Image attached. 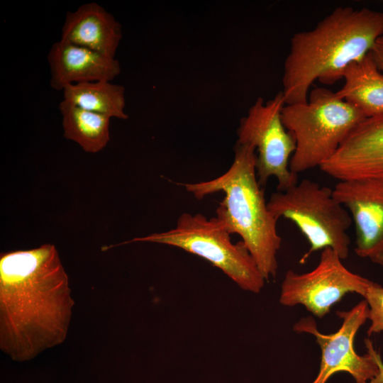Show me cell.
<instances>
[{
    "label": "cell",
    "mask_w": 383,
    "mask_h": 383,
    "mask_svg": "<svg viewBox=\"0 0 383 383\" xmlns=\"http://www.w3.org/2000/svg\"><path fill=\"white\" fill-rule=\"evenodd\" d=\"M369 308L362 300L348 311H338L343 320L338 330L331 334L321 333L315 320L304 317L294 325L296 333L313 335L321 350L320 369L311 383H326L338 372L349 373L356 383H367L378 372V366L371 353L358 355L354 349L355 337L360 328L368 319Z\"/></svg>",
    "instance_id": "cell-9"
},
{
    "label": "cell",
    "mask_w": 383,
    "mask_h": 383,
    "mask_svg": "<svg viewBox=\"0 0 383 383\" xmlns=\"http://www.w3.org/2000/svg\"><path fill=\"white\" fill-rule=\"evenodd\" d=\"M50 87L62 90L82 82L112 81L121 72L118 60L88 48L60 40L48 55Z\"/></svg>",
    "instance_id": "cell-12"
},
{
    "label": "cell",
    "mask_w": 383,
    "mask_h": 383,
    "mask_svg": "<svg viewBox=\"0 0 383 383\" xmlns=\"http://www.w3.org/2000/svg\"><path fill=\"white\" fill-rule=\"evenodd\" d=\"M121 25L96 2L66 13L60 40L115 57L122 39Z\"/></svg>",
    "instance_id": "cell-13"
},
{
    "label": "cell",
    "mask_w": 383,
    "mask_h": 383,
    "mask_svg": "<svg viewBox=\"0 0 383 383\" xmlns=\"http://www.w3.org/2000/svg\"><path fill=\"white\" fill-rule=\"evenodd\" d=\"M231 235L216 216L208 218L200 213H183L174 228L124 243L148 242L179 248L209 261L240 289L257 294L266 279L243 242L233 243Z\"/></svg>",
    "instance_id": "cell-5"
},
{
    "label": "cell",
    "mask_w": 383,
    "mask_h": 383,
    "mask_svg": "<svg viewBox=\"0 0 383 383\" xmlns=\"http://www.w3.org/2000/svg\"><path fill=\"white\" fill-rule=\"evenodd\" d=\"M342 79L344 84L335 92L340 99L355 106L366 118L383 115V72L371 51L348 65Z\"/></svg>",
    "instance_id": "cell-14"
},
{
    "label": "cell",
    "mask_w": 383,
    "mask_h": 383,
    "mask_svg": "<svg viewBox=\"0 0 383 383\" xmlns=\"http://www.w3.org/2000/svg\"><path fill=\"white\" fill-rule=\"evenodd\" d=\"M285 105L282 92L267 101L259 97L241 118L237 143L253 146L257 152V176L264 187L269 178L277 180V191L283 192L298 183V174L289 169L296 148L293 135L282 121Z\"/></svg>",
    "instance_id": "cell-7"
},
{
    "label": "cell",
    "mask_w": 383,
    "mask_h": 383,
    "mask_svg": "<svg viewBox=\"0 0 383 383\" xmlns=\"http://www.w3.org/2000/svg\"><path fill=\"white\" fill-rule=\"evenodd\" d=\"M367 301L368 319L371 323L367 330L369 336L383 331V287L372 281L363 296Z\"/></svg>",
    "instance_id": "cell-17"
},
{
    "label": "cell",
    "mask_w": 383,
    "mask_h": 383,
    "mask_svg": "<svg viewBox=\"0 0 383 383\" xmlns=\"http://www.w3.org/2000/svg\"><path fill=\"white\" fill-rule=\"evenodd\" d=\"M319 168L339 181L374 179L383 182V115L361 121Z\"/></svg>",
    "instance_id": "cell-11"
},
{
    "label": "cell",
    "mask_w": 383,
    "mask_h": 383,
    "mask_svg": "<svg viewBox=\"0 0 383 383\" xmlns=\"http://www.w3.org/2000/svg\"><path fill=\"white\" fill-rule=\"evenodd\" d=\"M267 206L278 220L284 218L294 223L309 242V249L300 263H305L313 252L327 248L342 260L348 256L350 240L347 232L353 220L331 188L304 179L285 191L272 193Z\"/></svg>",
    "instance_id": "cell-6"
},
{
    "label": "cell",
    "mask_w": 383,
    "mask_h": 383,
    "mask_svg": "<svg viewBox=\"0 0 383 383\" xmlns=\"http://www.w3.org/2000/svg\"><path fill=\"white\" fill-rule=\"evenodd\" d=\"M371 52L377 66L383 72V35L376 41Z\"/></svg>",
    "instance_id": "cell-19"
},
{
    "label": "cell",
    "mask_w": 383,
    "mask_h": 383,
    "mask_svg": "<svg viewBox=\"0 0 383 383\" xmlns=\"http://www.w3.org/2000/svg\"><path fill=\"white\" fill-rule=\"evenodd\" d=\"M365 344L367 348V352L372 354L379 369L377 374L367 383H383V362L382 360L381 355L379 353L375 350L372 342L369 338H366L365 340Z\"/></svg>",
    "instance_id": "cell-18"
},
{
    "label": "cell",
    "mask_w": 383,
    "mask_h": 383,
    "mask_svg": "<svg viewBox=\"0 0 383 383\" xmlns=\"http://www.w3.org/2000/svg\"><path fill=\"white\" fill-rule=\"evenodd\" d=\"M365 118L355 106L323 87L313 89L305 103L285 104L282 121L296 142L290 170L298 174L320 167Z\"/></svg>",
    "instance_id": "cell-4"
},
{
    "label": "cell",
    "mask_w": 383,
    "mask_h": 383,
    "mask_svg": "<svg viewBox=\"0 0 383 383\" xmlns=\"http://www.w3.org/2000/svg\"><path fill=\"white\" fill-rule=\"evenodd\" d=\"M333 249L321 250L318 265L299 274L288 270L281 284L279 303L285 306H304L322 318L348 293L365 296L372 281L345 267Z\"/></svg>",
    "instance_id": "cell-8"
},
{
    "label": "cell",
    "mask_w": 383,
    "mask_h": 383,
    "mask_svg": "<svg viewBox=\"0 0 383 383\" xmlns=\"http://www.w3.org/2000/svg\"><path fill=\"white\" fill-rule=\"evenodd\" d=\"M63 100L110 118L126 120L125 89L111 81L82 82L67 85Z\"/></svg>",
    "instance_id": "cell-16"
},
{
    "label": "cell",
    "mask_w": 383,
    "mask_h": 383,
    "mask_svg": "<svg viewBox=\"0 0 383 383\" xmlns=\"http://www.w3.org/2000/svg\"><path fill=\"white\" fill-rule=\"evenodd\" d=\"M333 194L351 216L356 255L383 267V182L341 180L335 184Z\"/></svg>",
    "instance_id": "cell-10"
},
{
    "label": "cell",
    "mask_w": 383,
    "mask_h": 383,
    "mask_svg": "<svg viewBox=\"0 0 383 383\" xmlns=\"http://www.w3.org/2000/svg\"><path fill=\"white\" fill-rule=\"evenodd\" d=\"M63 135L77 143L86 152L103 150L110 140V118L92 112L65 100L59 104Z\"/></svg>",
    "instance_id": "cell-15"
},
{
    "label": "cell",
    "mask_w": 383,
    "mask_h": 383,
    "mask_svg": "<svg viewBox=\"0 0 383 383\" xmlns=\"http://www.w3.org/2000/svg\"><path fill=\"white\" fill-rule=\"evenodd\" d=\"M383 35V12L339 6L311 30L296 33L284 64L285 104L305 103L316 80L333 84L350 63L370 52Z\"/></svg>",
    "instance_id": "cell-2"
},
{
    "label": "cell",
    "mask_w": 383,
    "mask_h": 383,
    "mask_svg": "<svg viewBox=\"0 0 383 383\" xmlns=\"http://www.w3.org/2000/svg\"><path fill=\"white\" fill-rule=\"evenodd\" d=\"M74 301L57 248L0 256V349L25 362L67 338Z\"/></svg>",
    "instance_id": "cell-1"
},
{
    "label": "cell",
    "mask_w": 383,
    "mask_h": 383,
    "mask_svg": "<svg viewBox=\"0 0 383 383\" xmlns=\"http://www.w3.org/2000/svg\"><path fill=\"white\" fill-rule=\"evenodd\" d=\"M234 159L228 170L216 178L183 184L197 199L216 192L224 198L216 217L231 234L239 235L266 280L274 277L282 238L278 219L269 210L263 187L257 176V152L249 144L236 142Z\"/></svg>",
    "instance_id": "cell-3"
}]
</instances>
